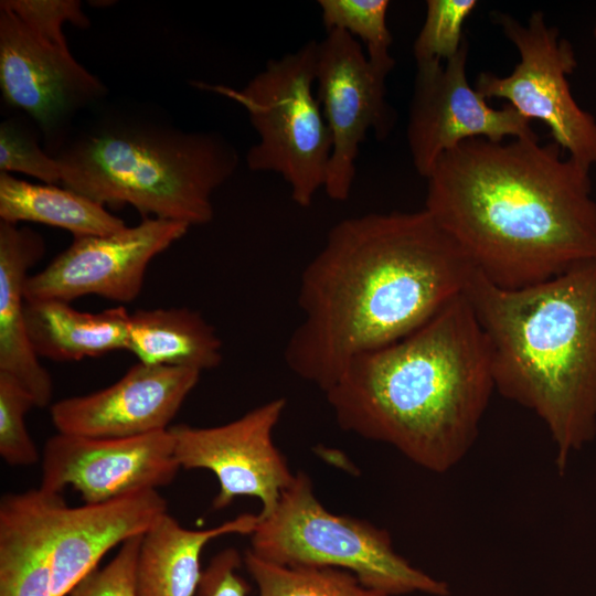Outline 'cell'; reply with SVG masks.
Instances as JSON below:
<instances>
[{"mask_svg":"<svg viewBox=\"0 0 596 596\" xmlns=\"http://www.w3.org/2000/svg\"><path fill=\"white\" fill-rule=\"evenodd\" d=\"M473 270L425 209L340 221L302 272L288 368L326 392L354 356L406 337L462 295Z\"/></svg>","mask_w":596,"mask_h":596,"instance_id":"6da1fadb","label":"cell"},{"mask_svg":"<svg viewBox=\"0 0 596 596\" xmlns=\"http://www.w3.org/2000/svg\"><path fill=\"white\" fill-rule=\"evenodd\" d=\"M539 136L471 138L426 178L425 210L476 270L517 289L596 259L589 170Z\"/></svg>","mask_w":596,"mask_h":596,"instance_id":"7a4b0ae2","label":"cell"},{"mask_svg":"<svg viewBox=\"0 0 596 596\" xmlns=\"http://www.w3.org/2000/svg\"><path fill=\"white\" fill-rule=\"evenodd\" d=\"M494 390L487 339L462 294L406 337L354 356L324 393L341 428L443 473L472 448Z\"/></svg>","mask_w":596,"mask_h":596,"instance_id":"3957f363","label":"cell"},{"mask_svg":"<svg viewBox=\"0 0 596 596\" xmlns=\"http://www.w3.org/2000/svg\"><path fill=\"white\" fill-rule=\"evenodd\" d=\"M464 294L487 339L496 391L544 423L563 473L596 436V259L517 289L475 269Z\"/></svg>","mask_w":596,"mask_h":596,"instance_id":"277c9868","label":"cell"},{"mask_svg":"<svg viewBox=\"0 0 596 596\" xmlns=\"http://www.w3.org/2000/svg\"><path fill=\"white\" fill-rule=\"evenodd\" d=\"M56 159L64 188L189 226L212 220V194L238 164L235 148L216 134L136 121L99 125Z\"/></svg>","mask_w":596,"mask_h":596,"instance_id":"5b68a950","label":"cell"},{"mask_svg":"<svg viewBox=\"0 0 596 596\" xmlns=\"http://www.w3.org/2000/svg\"><path fill=\"white\" fill-rule=\"evenodd\" d=\"M249 550L279 565L349 571L364 586L387 596L450 593L447 583L414 567L396 553L386 530L327 510L304 472L295 475L270 514L258 517Z\"/></svg>","mask_w":596,"mask_h":596,"instance_id":"8992f818","label":"cell"},{"mask_svg":"<svg viewBox=\"0 0 596 596\" xmlns=\"http://www.w3.org/2000/svg\"><path fill=\"white\" fill-rule=\"evenodd\" d=\"M318 41L269 60L243 88L195 83L241 106L258 135L246 155L252 171L275 172L290 188L292 201L308 207L324 188L332 137L318 102L316 60Z\"/></svg>","mask_w":596,"mask_h":596,"instance_id":"52a82bcc","label":"cell"},{"mask_svg":"<svg viewBox=\"0 0 596 596\" xmlns=\"http://www.w3.org/2000/svg\"><path fill=\"white\" fill-rule=\"evenodd\" d=\"M89 20L77 0L0 2V87L3 98L45 131L104 93L103 84L72 55L63 34Z\"/></svg>","mask_w":596,"mask_h":596,"instance_id":"ba28073f","label":"cell"},{"mask_svg":"<svg viewBox=\"0 0 596 596\" xmlns=\"http://www.w3.org/2000/svg\"><path fill=\"white\" fill-rule=\"evenodd\" d=\"M520 61L507 76L482 72L475 88L486 98H501L519 114L542 121L567 157L589 170L596 166V120L574 99L567 76L576 67L572 45L546 23L541 11L525 24L507 13L492 12Z\"/></svg>","mask_w":596,"mask_h":596,"instance_id":"9c48e42d","label":"cell"},{"mask_svg":"<svg viewBox=\"0 0 596 596\" xmlns=\"http://www.w3.org/2000/svg\"><path fill=\"white\" fill-rule=\"evenodd\" d=\"M393 67L372 63L359 41L329 30L318 42L316 95L332 137L323 190L333 201L348 200L361 143L373 131L385 139L396 121L386 100V77Z\"/></svg>","mask_w":596,"mask_h":596,"instance_id":"30bf717a","label":"cell"},{"mask_svg":"<svg viewBox=\"0 0 596 596\" xmlns=\"http://www.w3.org/2000/svg\"><path fill=\"white\" fill-rule=\"evenodd\" d=\"M468 42L444 63L417 65L407 143L418 174L427 178L444 153L471 138L503 141L538 136L532 121L505 104L496 109L467 78Z\"/></svg>","mask_w":596,"mask_h":596,"instance_id":"8fae6325","label":"cell"},{"mask_svg":"<svg viewBox=\"0 0 596 596\" xmlns=\"http://www.w3.org/2000/svg\"><path fill=\"white\" fill-rule=\"evenodd\" d=\"M285 406V398H276L224 425L182 424L169 428L180 468L207 469L217 478L215 510L226 508L237 497L248 496L260 501L259 518L274 511L295 478L273 439Z\"/></svg>","mask_w":596,"mask_h":596,"instance_id":"7c38bea8","label":"cell"},{"mask_svg":"<svg viewBox=\"0 0 596 596\" xmlns=\"http://www.w3.org/2000/svg\"><path fill=\"white\" fill-rule=\"evenodd\" d=\"M189 227L175 221L147 217L113 234L74 237L46 267L29 275L25 299L70 302L96 295L130 302L141 290L150 262L180 240Z\"/></svg>","mask_w":596,"mask_h":596,"instance_id":"4fadbf2b","label":"cell"},{"mask_svg":"<svg viewBox=\"0 0 596 596\" xmlns=\"http://www.w3.org/2000/svg\"><path fill=\"white\" fill-rule=\"evenodd\" d=\"M180 465L170 429L124 438L57 433L45 443L40 488L62 493L77 490L84 503L168 486Z\"/></svg>","mask_w":596,"mask_h":596,"instance_id":"5bb4252c","label":"cell"},{"mask_svg":"<svg viewBox=\"0 0 596 596\" xmlns=\"http://www.w3.org/2000/svg\"><path fill=\"white\" fill-rule=\"evenodd\" d=\"M201 372L138 362L117 382L99 391L54 403L57 433L124 438L169 429Z\"/></svg>","mask_w":596,"mask_h":596,"instance_id":"9a60e30c","label":"cell"},{"mask_svg":"<svg viewBox=\"0 0 596 596\" xmlns=\"http://www.w3.org/2000/svg\"><path fill=\"white\" fill-rule=\"evenodd\" d=\"M167 510L157 489L76 508L63 501L52 526L54 596H67L109 550L146 534Z\"/></svg>","mask_w":596,"mask_h":596,"instance_id":"2e32d148","label":"cell"},{"mask_svg":"<svg viewBox=\"0 0 596 596\" xmlns=\"http://www.w3.org/2000/svg\"><path fill=\"white\" fill-rule=\"evenodd\" d=\"M43 253L36 232L0 221V372L14 379L36 407L50 404L53 384L28 336L24 286Z\"/></svg>","mask_w":596,"mask_h":596,"instance_id":"e0dca14e","label":"cell"},{"mask_svg":"<svg viewBox=\"0 0 596 596\" xmlns=\"http://www.w3.org/2000/svg\"><path fill=\"white\" fill-rule=\"evenodd\" d=\"M62 493L40 487L0 501V596H54L52 526Z\"/></svg>","mask_w":596,"mask_h":596,"instance_id":"ac0fdd59","label":"cell"},{"mask_svg":"<svg viewBox=\"0 0 596 596\" xmlns=\"http://www.w3.org/2000/svg\"><path fill=\"white\" fill-rule=\"evenodd\" d=\"M258 514L244 513L206 530L182 526L168 513L143 534L136 565L137 596H193L199 587L201 553L212 540L251 535Z\"/></svg>","mask_w":596,"mask_h":596,"instance_id":"d6986e66","label":"cell"},{"mask_svg":"<svg viewBox=\"0 0 596 596\" xmlns=\"http://www.w3.org/2000/svg\"><path fill=\"white\" fill-rule=\"evenodd\" d=\"M129 315L124 307L79 311L57 299H25L24 305L34 352L53 361H78L127 350Z\"/></svg>","mask_w":596,"mask_h":596,"instance_id":"ffe728a7","label":"cell"},{"mask_svg":"<svg viewBox=\"0 0 596 596\" xmlns=\"http://www.w3.org/2000/svg\"><path fill=\"white\" fill-rule=\"evenodd\" d=\"M138 362L205 371L222 360V341L200 315L185 308L139 309L129 315L128 347Z\"/></svg>","mask_w":596,"mask_h":596,"instance_id":"44dd1931","label":"cell"},{"mask_svg":"<svg viewBox=\"0 0 596 596\" xmlns=\"http://www.w3.org/2000/svg\"><path fill=\"white\" fill-rule=\"evenodd\" d=\"M0 220L36 222L67 230L74 237L108 235L126 227L105 205L67 188L34 184L0 172Z\"/></svg>","mask_w":596,"mask_h":596,"instance_id":"7402d4cb","label":"cell"},{"mask_svg":"<svg viewBox=\"0 0 596 596\" xmlns=\"http://www.w3.org/2000/svg\"><path fill=\"white\" fill-rule=\"evenodd\" d=\"M244 563L258 596H387L364 586L354 574L341 568L279 565L251 550L246 551Z\"/></svg>","mask_w":596,"mask_h":596,"instance_id":"603a6c76","label":"cell"},{"mask_svg":"<svg viewBox=\"0 0 596 596\" xmlns=\"http://www.w3.org/2000/svg\"><path fill=\"white\" fill-rule=\"evenodd\" d=\"M322 23L327 31L341 30L359 38L368 58L377 65L395 66L390 53L392 35L387 28V0H319Z\"/></svg>","mask_w":596,"mask_h":596,"instance_id":"cb8c5ba5","label":"cell"},{"mask_svg":"<svg viewBox=\"0 0 596 596\" xmlns=\"http://www.w3.org/2000/svg\"><path fill=\"white\" fill-rule=\"evenodd\" d=\"M477 6L475 0L426 1L425 21L413 45L416 65L454 57L466 40L464 23Z\"/></svg>","mask_w":596,"mask_h":596,"instance_id":"d4e9b609","label":"cell"},{"mask_svg":"<svg viewBox=\"0 0 596 596\" xmlns=\"http://www.w3.org/2000/svg\"><path fill=\"white\" fill-rule=\"evenodd\" d=\"M36 407L32 396L11 376L0 372V455L11 466H30L39 460L25 415Z\"/></svg>","mask_w":596,"mask_h":596,"instance_id":"484cf974","label":"cell"},{"mask_svg":"<svg viewBox=\"0 0 596 596\" xmlns=\"http://www.w3.org/2000/svg\"><path fill=\"white\" fill-rule=\"evenodd\" d=\"M0 171L21 172L45 184H62L57 159L46 155L35 137L13 120H6L0 126Z\"/></svg>","mask_w":596,"mask_h":596,"instance_id":"4316f807","label":"cell"},{"mask_svg":"<svg viewBox=\"0 0 596 596\" xmlns=\"http://www.w3.org/2000/svg\"><path fill=\"white\" fill-rule=\"evenodd\" d=\"M142 536L121 544L107 565L86 576L67 596H137L136 565Z\"/></svg>","mask_w":596,"mask_h":596,"instance_id":"83f0119b","label":"cell"},{"mask_svg":"<svg viewBox=\"0 0 596 596\" xmlns=\"http://www.w3.org/2000/svg\"><path fill=\"white\" fill-rule=\"evenodd\" d=\"M241 564L233 547L216 554L202 573L196 596H246L249 587L238 574Z\"/></svg>","mask_w":596,"mask_h":596,"instance_id":"f1b7e54d","label":"cell"},{"mask_svg":"<svg viewBox=\"0 0 596 596\" xmlns=\"http://www.w3.org/2000/svg\"><path fill=\"white\" fill-rule=\"evenodd\" d=\"M593 35H594V39L596 41V21H595L594 29H593Z\"/></svg>","mask_w":596,"mask_h":596,"instance_id":"f546056e","label":"cell"}]
</instances>
